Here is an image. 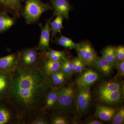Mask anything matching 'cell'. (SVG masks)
I'll use <instances>...</instances> for the list:
<instances>
[{
	"label": "cell",
	"instance_id": "obj_33",
	"mask_svg": "<svg viewBox=\"0 0 124 124\" xmlns=\"http://www.w3.org/2000/svg\"><path fill=\"white\" fill-rule=\"evenodd\" d=\"M94 118H90L86 120L85 124H104V121L99 119L98 118L94 117Z\"/></svg>",
	"mask_w": 124,
	"mask_h": 124
},
{
	"label": "cell",
	"instance_id": "obj_30",
	"mask_svg": "<svg viewBox=\"0 0 124 124\" xmlns=\"http://www.w3.org/2000/svg\"><path fill=\"white\" fill-rule=\"evenodd\" d=\"M116 62L124 60V47L123 45L116 46Z\"/></svg>",
	"mask_w": 124,
	"mask_h": 124
},
{
	"label": "cell",
	"instance_id": "obj_17",
	"mask_svg": "<svg viewBox=\"0 0 124 124\" xmlns=\"http://www.w3.org/2000/svg\"><path fill=\"white\" fill-rule=\"evenodd\" d=\"M117 110L116 108L111 107L98 105L93 117L98 118L103 121H108L112 119Z\"/></svg>",
	"mask_w": 124,
	"mask_h": 124
},
{
	"label": "cell",
	"instance_id": "obj_18",
	"mask_svg": "<svg viewBox=\"0 0 124 124\" xmlns=\"http://www.w3.org/2000/svg\"><path fill=\"white\" fill-rule=\"evenodd\" d=\"M12 73L0 72V99L7 96L11 88Z\"/></svg>",
	"mask_w": 124,
	"mask_h": 124
},
{
	"label": "cell",
	"instance_id": "obj_26",
	"mask_svg": "<svg viewBox=\"0 0 124 124\" xmlns=\"http://www.w3.org/2000/svg\"><path fill=\"white\" fill-rule=\"evenodd\" d=\"M60 69L68 79H70L74 73L72 70L71 60L69 57L66 56L62 59Z\"/></svg>",
	"mask_w": 124,
	"mask_h": 124
},
{
	"label": "cell",
	"instance_id": "obj_20",
	"mask_svg": "<svg viewBox=\"0 0 124 124\" xmlns=\"http://www.w3.org/2000/svg\"><path fill=\"white\" fill-rule=\"evenodd\" d=\"M51 86H60L65 85L69 79L60 69L46 78Z\"/></svg>",
	"mask_w": 124,
	"mask_h": 124
},
{
	"label": "cell",
	"instance_id": "obj_23",
	"mask_svg": "<svg viewBox=\"0 0 124 124\" xmlns=\"http://www.w3.org/2000/svg\"><path fill=\"white\" fill-rule=\"evenodd\" d=\"M63 17L61 16H58L54 20L50 22V26L51 29V39L55 38L58 33H61L63 28Z\"/></svg>",
	"mask_w": 124,
	"mask_h": 124
},
{
	"label": "cell",
	"instance_id": "obj_15",
	"mask_svg": "<svg viewBox=\"0 0 124 124\" xmlns=\"http://www.w3.org/2000/svg\"><path fill=\"white\" fill-rule=\"evenodd\" d=\"M122 82L116 79H113L103 82L99 86L98 96L104 95L124 88Z\"/></svg>",
	"mask_w": 124,
	"mask_h": 124
},
{
	"label": "cell",
	"instance_id": "obj_16",
	"mask_svg": "<svg viewBox=\"0 0 124 124\" xmlns=\"http://www.w3.org/2000/svg\"><path fill=\"white\" fill-rule=\"evenodd\" d=\"M62 86H53L49 89L46 96L43 111L54 108L57 101Z\"/></svg>",
	"mask_w": 124,
	"mask_h": 124
},
{
	"label": "cell",
	"instance_id": "obj_8",
	"mask_svg": "<svg viewBox=\"0 0 124 124\" xmlns=\"http://www.w3.org/2000/svg\"><path fill=\"white\" fill-rule=\"evenodd\" d=\"M99 72L92 68L85 69L80 73L76 81L77 86H87L90 87L100 79Z\"/></svg>",
	"mask_w": 124,
	"mask_h": 124
},
{
	"label": "cell",
	"instance_id": "obj_5",
	"mask_svg": "<svg viewBox=\"0 0 124 124\" xmlns=\"http://www.w3.org/2000/svg\"><path fill=\"white\" fill-rule=\"evenodd\" d=\"M92 99L90 87L77 86V110L79 114H85L89 111L92 104Z\"/></svg>",
	"mask_w": 124,
	"mask_h": 124
},
{
	"label": "cell",
	"instance_id": "obj_2",
	"mask_svg": "<svg viewBox=\"0 0 124 124\" xmlns=\"http://www.w3.org/2000/svg\"><path fill=\"white\" fill-rule=\"evenodd\" d=\"M77 86L75 83L61 86L58 101L54 108L55 111L70 113L77 109Z\"/></svg>",
	"mask_w": 124,
	"mask_h": 124
},
{
	"label": "cell",
	"instance_id": "obj_10",
	"mask_svg": "<svg viewBox=\"0 0 124 124\" xmlns=\"http://www.w3.org/2000/svg\"><path fill=\"white\" fill-rule=\"evenodd\" d=\"M51 20V18L46 19L44 26L41 23L39 24L40 28L41 33L39 44L37 46L39 50L42 53H44L46 52L50 47L51 32L50 24Z\"/></svg>",
	"mask_w": 124,
	"mask_h": 124
},
{
	"label": "cell",
	"instance_id": "obj_6",
	"mask_svg": "<svg viewBox=\"0 0 124 124\" xmlns=\"http://www.w3.org/2000/svg\"><path fill=\"white\" fill-rule=\"evenodd\" d=\"M76 51L78 57L86 66H90L93 60L97 56L95 50L88 40L83 41L78 43Z\"/></svg>",
	"mask_w": 124,
	"mask_h": 124
},
{
	"label": "cell",
	"instance_id": "obj_1",
	"mask_svg": "<svg viewBox=\"0 0 124 124\" xmlns=\"http://www.w3.org/2000/svg\"><path fill=\"white\" fill-rule=\"evenodd\" d=\"M7 97L19 117L36 116L43 111L46 93L51 87L39 66L19 65L12 73Z\"/></svg>",
	"mask_w": 124,
	"mask_h": 124
},
{
	"label": "cell",
	"instance_id": "obj_27",
	"mask_svg": "<svg viewBox=\"0 0 124 124\" xmlns=\"http://www.w3.org/2000/svg\"><path fill=\"white\" fill-rule=\"evenodd\" d=\"M14 119L12 112L8 108L0 106V124H6L11 122Z\"/></svg>",
	"mask_w": 124,
	"mask_h": 124
},
{
	"label": "cell",
	"instance_id": "obj_29",
	"mask_svg": "<svg viewBox=\"0 0 124 124\" xmlns=\"http://www.w3.org/2000/svg\"><path fill=\"white\" fill-rule=\"evenodd\" d=\"M124 123V108L122 107L117 110L112 118V124H123Z\"/></svg>",
	"mask_w": 124,
	"mask_h": 124
},
{
	"label": "cell",
	"instance_id": "obj_3",
	"mask_svg": "<svg viewBox=\"0 0 124 124\" xmlns=\"http://www.w3.org/2000/svg\"><path fill=\"white\" fill-rule=\"evenodd\" d=\"M53 10L51 5L41 0H25L22 16L27 24L38 22L42 14Z\"/></svg>",
	"mask_w": 124,
	"mask_h": 124
},
{
	"label": "cell",
	"instance_id": "obj_4",
	"mask_svg": "<svg viewBox=\"0 0 124 124\" xmlns=\"http://www.w3.org/2000/svg\"><path fill=\"white\" fill-rule=\"evenodd\" d=\"M39 50L37 46L23 49L19 52V65L25 67L39 66L42 58V54Z\"/></svg>",
	"mask_w": 124,
	"mask_h": 124
},
{
	"label": "cell",
	"instance_id": "obj_24",
	"mask_svg": "<svg viewBox=\"0 0 124 124\" xmlns=\"http://www.w3.org/2000/svg\"><path fill=\"white\" fill-rule=\"evenodd\" d=\"M60 34V37L58 38L55 37L54 38V42L57 44L63 46L65 48L69 49H74L76 50L77 48L78 43L77 44L73 42L71 39L64 36L62 35V33Z\"/></svg>",
	"mask_w": 124,
	"mask_h": 124
},
{
	"label": "cell",
	"instance_id": "obj_9",
	"mask_svg": "<svg viewBox=\"0 0 124 124\" xmlns=\"http://www.w3.org/2000/svg\"><path fill=\"white\" fill-rule=\"evenodd\" d=\"M51 6L54 10V16H61L64 19L68 20L69 14L73 9L69 0H50Z\"/></svg>",
	"mask_w": 124,
	"mask_h": 124
},
{
	"label": "cell",
	"instance_id": "obj_14",
	"mask_svg": "<svg viewBox=\"0 0 124 124\" xmlns=\"http://www.w3.org/2000/svg\"><path fill=\"white\" fill-rule=\"evenodd\" d=\"M123 88L110 92L104 95L98 96L99 101L103 104L108 106H112L121 102L124 96Z\"/></svg>",
	"mask_w": 124,
	"mask_h": 124
},
{
	"label": "cell",
	"instance_id": "obj_21",
	"mask_svg": "<svg viewBox=\"0 0 124 124\" xmlns=\"http://www.w3.org/2000/svg\"><path fill=\"white\" fill-rule=\"evenodd\" d=\"M52 124H73L71 118L67 113L55 111L50 117Z\"/></svg>",
	"mask_w": 124,
	"mask_h": 124
},
{
	"label": "cell",
	"instance_id": "obj_7",
	"mask_svg": "<svg viewBox=\"0 0 124 124\" xmlns=\"http://www.w3.org/2000/svg\"><path fill=\"white\" fill-rule=\"evenodd\" d=\"M20 64L19 52L0 57V72L12 73Z\"/></svg>",
	"mask_w": 124,
	"mask_h": 124
},
{
	"label": "cell",
	"instance_id": "obj_12",
	"mask_svg": "<svg viewBox=\"0 0 124 124\" xmlns=\"http://www.w3.org/2000/svg\"><path fill=\"white\" fill-rule=\"evenodd\" d=\"M0 4L4 7V11L11 14L13 17L19 18L22 16V0H0Z\"/></svg>",
	"mask_w": 124,
	"mask_h": 124
},
{
	"label": "cell",
	"instance_id": "obj_25",
	"mask_svg": "<svg viewBox=\"0 0 124 124\" xmlns=\"http://www.w3.org/2000/svg\"><path fill=\"white\" fill-rule=\"evenodd\" d=\"M101 57L108 62L115 64L116 62V46L108 45L102 49Z\"/></svg>",
	"mask_w": 124,
	"mask_h": 124
},
{
	"label": "cell",
	"instance_id": "obj_19",
	"mask_svg": "<svg viewBox=\"0 0 124 124\" xmlns=\"http://www.w3.org/2000/svg\"><path fill=\"white\" fill-rule=\"evenodd\" d=\"M16 18L11 17L6 11L0 12V34L10 29L16 23Z\"/></svg>",
	"mask_w": 124,
	"mask_h": 124
},
{
	"label": "cell",
	"instance_id": "obj_28",
	"mask_svg": "<svg viewBox=\"0 0 124 124\" xmlns=\"http://www.w3.org/2000/svg\"><path fill=\"white\" fill-rule=\"evenodd\" d=\"M71 62L73 73L80 74L86 69V66L78 56L73 58Z\"/></svg>",
	"mask_w": 124,
	"mask_h": 124
},
{
	"label": "cell",
	"instance_id": "obj_22",
	"mask_svg": "<svg viewBox=\"0 0 124 124\" xmlns=\"http://www.w3.org/2000/svg\"><path fill=\"white\" fill-rule=\"evenodd\" d=\"M43 57L49 60L54 61L62 60L66 56L67 53L65 51H58L49 47L46 52L42 53Z\"/></svg>",
	"mask_w": 124,
	"mask_h": 124
},
{
	"label": "cell",
	"instance_id": "obj_11",
	"mask_svg": "<svg viewBox=\"0 0 124 124\" xmlns=\"http://www.w3.org/2000/svg\"><path fill=\"white\" fill-rule=\"evenodd\" d=\"M105 76L108 77L112 72L115 64L102 57L97 56L92 62L90 66Z\"/></svg>",
	"mask_w": 124,
	"mask_h": 124
},
{
	"label": "cell",
	"instance_id": "obj_13",
	"mask_svg": "<svg viewBox=\"0 0 124 124\" xmlns=\"http://www.w3.org/2000/svg\"><path fill=\"white\" fill-rule=\"evenodd\" d=\"M62 61V60L52 61L45 58L42 54V58L39 64L41 68H40L45 77L46 78L58 70L60 69Z\"/></svg>",
	"mask_w": 124,
	"mask_h": 124
},
{
	"label": "cell",
	"instance_id": "obj_31",
	"mask_svg": "<svg viewBox=\"0 0 124 124\" xmlns=\"http://www.w3.org/2000/svg\"><path fill=\"white\" fill-rule=\"evenodd\" d=\"M117 70V75L120 77H124V60L116 62L114 68Z\"/></svg>",
	"mask_w": 124,
	"mask_h": 124
},
{
	"label": "cell",
	"instance_id": "obj_32",
	"mask_svg": "<svg viewBox=\"0 0 124 124\" xmlns=\"http://www.w3.org/2000/svg\"><path fill=\"white\" fill-rule=\"evenodd\" d=\"M50 121L44 116L40 115L36 117L35 119L31 122V124H48Z\"/></svg>",
	"mask_w": 124,
	"mask_h": 124
}]
</instances>
